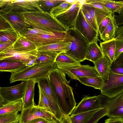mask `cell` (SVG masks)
Wrapping results in <instances>:
<instances>
[{
  "label": "cell",
  "instance_id": "6da1fadb",
  "mask_svg": "<svg viewBox=\"0 0 123 123\" xmlns=\"http://www.w3.org/2000/svg\"><path fill=\"white\" fill-rule=\"evenodd\" d=\"M48 78L63 114L69 115L76 104L70 80H67L65 73L58 68L51 71Z\"/></svg>",
  "mask_w": 123,
  "mask_h": 123
},
{
  "label": "cell",
  "instance_id": "7a4b0ae2",
  "mask_svg": "<svg viewBox=\"0 0 123 123\" xmlns=\"http://www.w3.org/2000/svg\"><path fill=\"white\" fill-rule=\"evenodd\" d=\"M57 68L55 62L27 67L20 71L11 73L9 80L11 83L17 81L30 80H34L37 83L40 80L47 78L50 72Z\"/></svg>",
  "mask_w": 123,
  "mask_h": 123
},
{
  "label": "cell",
  "instance_id": "3957f363",
  "mask_svg": "<svg viewBox=\"0 0 123 123\" xmlns=\"http://www.w3.org/2000/svg\"><path fill=\"white\" fill-rule=\"evenodd\" d=\"M22 13L26 19L51 30L67 32L68 30L49 13L37 12Z\"/></svg>",
  "mask_w": 123,
  "mask_h": 123
},
{
  "label": "cell",
  "instance_id": "277c9868",
  "mask_svg": "<svg viewBox=\"0 0 123 123\" xmlns=\"http://www.w3.org/2000/svg\"><path fill=\"white\" fill-rule=\"evenodd\" d=\"M74 37L69 46V50L66 54L80 63L85 60L86 51L89 43L78 31L74 27L68 29L67 31Z\"/></svg>",
  "mask_w": 123,
  "mask_h": 123
},
{
  "label": "cell",
  "instance_id": "5b68a950",
  "mask_svg": "<svg viewBox=\"0 0 123 123\" xmlns=\"http://www.w3.org/2000/svg\"><path fill=\"white\" fill-rule=\"evenodd\" d=\"M102 106L106 108L109 118H123V92L112 98L101 93L99 95Z\"/></svg>",
  "mask_w": 123,
  "mask_h": 123
},
{
  "label": "cell",
  "instance_id": "8992f818",
  "mask_svg": "<svg viewBox=\"0 0 123 123\" xmlns=\"http://www.w3.org/2000/svg\"><path fill=\"white\" fill-rule=\"evenodd\" d=\"M19 116V123H25L31 120L38 118L44 119L51 123H62L61 121L52 114L35 105L22 110Z\"/></svg>",
  "mask_w": 123,
  "mask_h": 123
},
{
  "label": "cell",
  "instance_id": "52a82bcc",
  "mask_svg": "<svg viewBox=\"0 0 123 123\" xmlns=\"http://www.w3.org/2000/svg\"><path fill=\"white\" fill-rule=\"evenodd\" d=\"M39 0H10L9 2L0 10V12H13L20 13L43 12L40 8Z\"/></svg>",
  "mask_w": 123,
  "mask_h": 123
},
{
  "label": "cell",
  "instance_id": "ba28073f",
  "mask_svg": "<svg viewBox=\"0 0 123 123\" xmlns=\"http://www.w3.org/2000/svg\"><path fill=\"white\" fill-rule=\"evenodd\" d=\"M100 91L101 94L110 98L123 92V75L111 71L108 80H105Z\"/></svg>",
  "mask_w": 123,
  "mask_h": 123
},
{
  "label": "cell",
  "instance_id": "9c48e42d",
  "mask_svg": "<svg viewBox=\"0 0 123 123\" xmlns=\"http://www.w3.org/2000/svg\"><path fill=\"white\" fill-rule=\"evenodd\" d=\"M26 38L32 42L37 48L62 41H72L74 39V37L68 32L60 31L54 35L45 34Z\"/></svg>",
  "mask_w": 123,
  "mask_h": 123
},
{
  "label": "cell",
  "instance_id": "30bf717a",
  "mask_svg": "<svg viewBox=\"0 0 123 123\" xmlns=\"http://www.w3.org/2000/svg\"><path fill=\"white\" fill-rule=\"evenodd\" d=\"M59 69L73 79L77 80L78 78L82 77L100 76L94 66L92 67L88 65L80 64Z\"/></svg>",
  "mask_w": 123,
  "mask_h": 123
},
{
  "label": "cell",
  "instance_id": "8fae6325",
  "mask_svg": "<svg viewBox=\"0 0 123 123\" xmlns=\"http://www.w3.org/2000/svg\"><path fill=\"white\" fill-rule=\"evenodd\" d=\"M38 52L37 49L25 52L17 51L14 50L13 44L0 52V60L19 61L26 64L32 59L36 57Z\"/></svg>",
  "mask_w": 123,
  "mask_h": 123
},
{
  "label": "cell",
  "instance_id": "7c38bea8",
  "mask_svg": "<svg viewBox=\"0 0 123 123\" xmlns=\"http://www.w3.org/2000/svg\"><path fill=\"white\" fill-rule=\"evenodd\" d=\"M74 28L78 31L89 43L98 40L99 33L96 31L86 21L80 9L75 21Z\"/></svg>",
  "mask_w": 123,
  "mask_h": 123
},
{
  "label": "cell",
  "instance_id": "4fadbf2b",
  "mask_svg": "<svg viewBox=\"0 0 123 123\" xmlns=\"http://www.w3.org/2000/svg\"><path fill=\"white\" fill-rule=\"evenodd\" d=\"M26 81L13 86L0 87V96L5 100L11 102L23 98L25 95Z\"/></svg>",
  "mask_w": 123,
  "mask_h": 123
},
{
  "label": "cell",
  "instance_id": "5bb4252c",
  "mask_svg": "<svg viewBox=\"0 0 123 123\" xmlns=\"http://www.w3.org/2000/svg\"><path fill=\"white\" fill-rule=\"evenodd\" d=\"M82 4V3L76 1L69 9L55 18L67 29L73 27Z\"/></svg>",
  "mask_w": 123,
  "mask_h": 123
},
{
  "label": "cell",
  "instance_id": "9a60e30c",
  "mask_svg": "<svg viewBox=\"0 0 123 123\" xmlns=\"http://www.w3.org/2000/svg\"><path fill=\"white\" fill-rule=\"evenodd\" d=\"M0 15L5 19L11 28L19 34L23 35L25 29L28 26L25 21V18L22 13L8 12H0Z\"/></svg>",
  "mask_w": 123,
  "mask_h": 123
},
{
  "label": "cell",
  "instance_id": "2e32d148",
  "mask_svg": "<svg viewBox=\"0 0 123 123\" xmlns=\"http://www.w3.org/2000/svg\"><path fill=\"white\" fill-rule=\"evenodd\" d=\"M37 83L38 86L43 89L49 98L55 112V117L61 122L63 114L59 106L56 97L48 78L39 80Z\"/></svg>",
  "mask_w": 123,
  "mask_h": 123
},
{
  "label": "cell",
  "instance_id": "e0dca14e",
  "mask_svg": "<svg viewBox=\"0 0 123 123\" xmlns=\"http://www.w3.org/2000/svg\"><path fill=\"white\" fill-rule=\"evenodd\" d=\"M102 107L99 95L91 96H86L83 98L72 112V114L95 110Z\"/></svg>",
  "mask_w": 123,
  "mask_h": 123
},
{
  "label": "cell",
  "instance_id": "ac0fdd59",
  "mask_svg": "<svg viewBox=\"0 0 123 123\" xmlns=\"http://www.w3.org/2000/svg\"><path fill=\"white\" fill-rule=\"evenodd\" d=\"M25 21L28 25V27L25 29L22 35L26 38L45 34L54 35L59 32L48 29L25 18Z\"/></svg>",
  "mask_w": 123,
  "mask_h": 123
},
{
  "label": "cell",
  "instance_id": "d6986e66",
  "mask_svg": "<svg viewBox=\"0 0 123 123\" xmlns=\"http://www.w3.org/2000/svg\"><path fill=\"white\" fill-rule=\"evenodd\" d=\"M72 41H63L42 46L37 48L38 51L54 53L58 55L66 53L70 49Z\"/></svg>",
  "mask_w": 123,
  "mask_h": 123
},
{
  "label": "cell",
  "instance_id": "ffe728a7",
  "mask_svg": "<svg viewBox=\"0 0 123 123\" xmlns=\"http://www.w3.org/2000/svg\"><path fill=\"white\" fill-rule=\"evenodd\" d=\"M100 76L105 80H108L112 63L105 56H104L93 63Z\"/></svg>",
  "mask_w": 123,
  "mask_h": 123
},
{
  "label": "cell",
  "instance_id": "44dd1931",
  "mask_svg": "<svg viewBox=\"0 0 123 123\" xmlns=\"http://www.w3.org/2000/svg\"><path fill=\"white\" fill-rule=\"evenodd\" d=\"M36 83L34 80L26 81L25 91L23 98L22 110L25 109L35 105L34 101V88Z\"/></svg>",
  "mask_w": 123,
  "mask_h": 123
},
{
  "label": "cell",
  "instance_id": "7402d4cb",
  "mask_svg": "<svg viewBox=\"0 0 123 123\" xmlns=\"http://www.w3.org/2000/svg\"><path fill=\"white\" fill-rule=\"evenodd\" d=\"M81 7L89 14L96 22L98 28L101 22L106 17L112 14L83 2Z\"/></svg>",
  "mask_w": 123,
  "mask_h": 123
},
{
  "label": "cell",
  "instance_id": "603a6c76",
  "mask_svg": "<svg viewBox=\"0 0 123 123\" xmlns=\"http://www.w3.org/2000/svg\"><path fill=\"white\" fill-rule=\"evenodd\" d=\"M0 71L11 73L20 71L27 67L24 63L19 61L9 60H0Z\"/></svg>",
  "mask_w": 123,
  "mask_h": 123
},
{
  "label": "cell",
  "instance_id": "cb8c5ba5",
  "mask_svg": "<svg viewBox=\"0 0 123 123\" xmlns=\"http://www.w3.org/2000/svg\"><path fill=\"white\" fill-rule=\"evenodd\" d=\"M118 26L116 17L114 14H112L109 24L102 33L100 35L101 39L104 42H106L115 38Z\"/></svg>",
  "mask_w": 123,
  "mask_h": 123
},
{
  "label": "cell",
  "instance_id": "d4e9b609",
  "mask_svg": "<svg viewBox=\"0 0 123 123\" xmlns=\"http://www.w3.org/2000/svg\"><path fill=\"white\" fill-rule=\"evenodd\" d=\"M98 40H95L89 44L86 49L85 60L94 63L104 56L101 49L98 44Z\"/></svg>",
  "mask_w": 123,
  "mask_h": 123
},
{
  "label": "cell",
  "instance_id": "484cf974",
  "mask_svg": "<svg viewBox=\"0 0 123 123\" xmlns=\"http://www.w3.org/2000/svg\"><path fill=\"white\" fill-rule=\"evenodd\" d=\"M14 50L17 51L28 52L37 49L36 45L24 36L19 34L13 44Z\"/></svg>",
  "mask_w": 123,
  "mask_h": 123
},
{
  "label": "cell",
  "instance_id": "4316f807",
  "mask_svg": "<svg viewBox=\"0 0 123 123\" xmlns=\"http://www.w3.org/2000/svg\"><path fill=\"white\" fill-rule=\"evenodd\" d=\"M116 38L100 43V47L104 56H105L113 63L116 48Z\"/></svg>",
  "mask_w": 123,
  "mask_h": 123
},
{
  "label": "cell",
  "instance_id": "83f0119b",
  "mask_svg": "<svg viewBox=\"0 0 123 123\" xmlns=\"http://www.w3.org/2000/svg\"><path fill=\"white\" fill-rule=\"evenodd\" d=\"M55 62L58 69L81 64L80 63L67 55L65 53H62L57 55Z\"/></svg>",
  "mask_w": 123,
  "mask_h": 123
},
{
  "label": "cell",
  "instance_id": "f1b7e54d",
  "mask_svg": "<svg viewBox=\"0 0 123 123\" xmlns=\"http://www.w3.org/2000/svg\"><path fill=\"white\" fill-rule=\"evenodd\" d=\"M23 105V98L9 102L0 107V115L9 112L21 111Z\"/></svg>",
  "mask_w": 123,
  "mask_h": 123
},
{
  "label": "cell",
  "instance_id": "f546056e",
  "mask_svg": "<svg viewBox=\"0 0 123 123\" xmlns=\"http://www.w3.org/2000/svg\"><path fill=\"white\" fill-rule=\"evenodd\" d=\"M77 80L83 84L100 90L102 87L105 81L101 76L83 77L78 78Z\"/></svg>",
  "mask_w": 123,
  "mask_h": 123
},
{
  "label": "cell",
  "instance_id": "4dcf8cb0",
  "mask_svg": "<svg viewBox=\"0 0 123 123\" xmlns=\"http://www.w3.org/2000/svg\"><path fill=\"white\" fill-rule=\"evenodd\" d=\"M38 87L39 89V100L37 106L46 110L55 117V112L49 98L43 89L40 86Z\"/></svg>",
  "mask_w": 123,
  "mask_h": 123
},
{
  "label": "cell",
  "instance_id": "1f68e13d",
  "mask_svg": "<svg viewBox=\"0 0 123 123\" xmlns=\"http://www.w3.org/2000/svg\"><path fill=\"white\" fill-rule=\"evenodd\" d=\"M19 34L11 28L0 31V43H14L18 38Z\"/></svg>",
  "mask_w": 123,
  "mask_h": 123
},
{
  "label": "cell",
  "instance_id": "d6a6232c",
  "mask_svg": "<svg viewBox=\"0 0 123 123\" xmlns=\"http://www.w3.org/2000/svg\"><path fill=\"white\" fill-rule=\"evenodd\" d=\"M70 116L72 123H86L101 108Z\"/></svg>",
  "mask_w": 123,
  "mask_h": 123
},
{
  "label": "cell",
  "instance_id": "836d02e7",
  "mask_svg": "<svg viewBox=\"0 0 123 123\" xmlns=\"http://www.w3.org/2000/svg\"><path fill=\"white\" fill-rule=\"evenodd\" d=\"M102 2L109 12L113 14L116 12L120 14L123 12V1L102 0Z\"/></svg>",
  "mask_w": 123,
  "mask_h": 123
},
{
  "label": "cell",
  "instance_id": "e575fe53",
  "mask_svg": "<svg viewBox=\"0 0 123 123\" xmlns=\"http://www.w3.org/2000/svg\"><path fill=\"white\" fill-rule=\"evenodd\" d=\"M35 60L36 64L51 63L55 62L57 54L46 52L38 51Z\"/></svg>",
  "mask_w": 123,
  "mask_h": 123
},
{
  "label": "cell",
  "instance_id": "d590c367",
  "mask_svg": "<svg viewBox=\"0 0 123 123\" xmlns=\"http://www.w3.org/2000/svg\"><path fill=\"white\" fill-rule=\"evenodd\" d=\"M63 0H39V6L43 11L49 13L54 7L66 1Z\"/></svg>",
  "mask_w": 123,
  "mask_h": 123
},
{
  "label": "cell",
  "instance_id": "8d00e7d4",
  "mask_svg": "<svg viewBox=\"0 0 123 123\" xmlns=\"http://www.w3.org/2000/svg\"><path fill=\"white\" fill-rule=\"evenodd\" d=\"M76 1L69 2L66 0L60 5L53 8L50 12V13L55 17L66 12L69 9Z\"/></svg>",
  "mask_w": 123,
  "mask_h": 123
},
{
  "label": "cell",
  "instance_id": "74e56055",
  "mask_svg": "<svg viewBox=\"0 0 123 123\" xmlns=\"http://www.w3.org/2000/svg\"><path fill=\"white\" fill-rule=\"evenodd\" d=\"M19 114L18 112H12L0 115V123H12L19 122Z\"/></svg>",
  "mask_w": 123,
  "mask_h": 123
},
{
  "label": "cell",
  "instance_id": "f35d334b",
  "mask_svg": "<svg viewBox=\"0 0 123 123\" xmlns=\"http://www.w3.org/2000/svg\"><path fill=\"white\" fill-rule=\"evenodd\" d=\"M108 112V109L106 108L102 107L86 123H97L101 118L106 116Z\"/></svg>",
  "mask_w": 123,
  "mask_h": 123
},
{
  "label": "cell",
  "instance_id": "ab89813d",
  "mask_svg": "<svg viewBox=\"0 0 123 123\" xmlns=\"http://www.w3.org/2000/svg\"><path fill=\"white\" fill-rule=\"evenodd\" d=\"M102 1V0H86L84 1L83 2L105 12H109L104 6Z\"/></svg>",
  "mask_w": 123,
  "mask_h": 123
},
{
  "label": "cell",
  "instance_id": "60d3db41",
  "mask_svg": "<svg viewBox=\"0 0 123 123\" xmlns=\"http://www.w3.org/2000/svg\"><path fill=\"white\" fill-rule=\"evenodd\" d=\"M81 8L87 22L96 31L98 32V28L95 21L84 9L81 7Z\"/></svg>",
  "mask_w": 123,
  "mask_h": 123
},
{
  "label": "cell",
  "instance_id": "b9f144b4",
  "mask_svg": "<svg viewBox=\"0 0 123 123\" xmlns=\"http://www.w3.org/2000/svg\"><path fill=\"white\" fill-rule=\"evenodd\" d=\"M115 42L116 48L114 60L123 52V39L116 38Z\"/></svg>",
  "mask_w": 123,
  "mask_h": 123
},
{
  "label": "cell",
  "instance_id": "7bdbcfd3",
  "mask_svg": "<svg viewBox=\"0 0 123 123\" xmlns=\"http://www.w3.org/2000/svg\"><path fill=\"white\" fill-rule=\"evenodd\" d=\"M112 14L106 17L100 24L98 28V32L100 35L102 33L109 24Z\"/></svg>",
  "mask_w": 123,
  "mask_h": 123
},
{
  "label": "cell",
  "instance_id": "ee69618b",
  "mask_svg": "<svg viewBox=\"0 0 123 123\" xmlns=\"http://www.w3.org/2000/svg\"><path fill=\"white\" fill-rule=\"evenodd\" d=\"M11 28L8 22L2 16L0 15V31Z\"/></svg>",
  "mask_w": 123,
  "mask_h": 123
},
{
  "label": "cell",
  "instance_id": "f6af8a7d",
  "mask_svg": "<svg viewBox=\"0 0 123 123\" xmlns=\"http://www.w3.org/2000/svg\"><path fill=\"white\" fill-rule=\"evenodd\" d=\"M111 71L116 74L123 75V66H115L112 64Z\"/></svg>",
  "mask_w": 123,
  "mask_h": 123
},
{
  "label": "cell",
  "instance_id": "bcb514c9",
  "mask_svg": "<svg viewBox=\"0 0 123 123\" xmlns=\"http://www.w3.org/2000/svg\"><path fill=\"white\" fill-rule=\"evenodd\" d=\"M112 65L115 66H123V52L114 60Z\"/></svg>",
  "mask_w": 123,
  "mask_h": 123
},
{
  "label": "cell",
  "instance_id": "7dc6e473",
  "mask_svg": "<svg viewBox=\"0 0 123 123\" xmlns=\"http://www.w3.org/2000/svg\"><path fill=\"white\" fill-rule=\"evenodd\" d=\"M123 118H109L106 119L105 123H122Z\"/></svg>",
  "mask_w": 123,
  "mask_h": 123
},
{
  "label": "cell",
  "instance_id": "c3c4849f",
  "mask_svg": "<svg viewBox=\"0 0 123 123\" xmlns=\"http://www.w3.org/2000/svg\"><path fill=\"white\" fill-rule=\"evenodd\" d=\"M115 38L123 39V25L119 26L116 32Z\"/></svg>",
  "mask_w": 123,
  "mask_h": 123
},
{
  "label": "cell",
  "instance_id": "681fc988",
  "mask_svg": "<svg viewBox=\"0 0 123 123\" xmlns=\"http://www.w3.org/2000/svg\"><path fill=\"white\" fill-rule=\"evenodd\" d=\"M47 120L42 118H38L31 120L25 123H50Z\"/></svg>",
  "mask_w": 123,
  "mask_h": 123
},
{
  "label": "cell",
  "instance_id": "f907efd6",
  "mask_svg": "<svg viewBox=\"0 0 123 123\" xmlns=\"http://www.w3.org/2000/svg\"><path fill=\"white\" fill-rule=\"evenodd\" d=\"M117 23L119 26L123 24V12L116 17Z\"/></svg>",
  "mask_w": 123,
  "mask_h": 123
},
{
  "label": "cell",
  "instance_id": "816d5d0a",
  "mask_svg": "<svg viewBox=\"0 0 123 123\" xmlns=\"http://www.w3.org/2000/svg\"><path fill=\"white\" fill-rule=\"evenodd\" d=\"M13 43H0V52L12 45Z\"/></svg>",
  "mask_w": 123,
  "mask_h": 123
},
{
  "label": "cell",
  "instance_id": "f5cc1de1",
  "mask_svg": "<svg viewBox=\"0 0 123 123\" xmlns=\"http://www.w3.org/2000/svg\"><path fill=\"white\" fill-rule=\"evenodd\" d=\"M61 122L62 123H72L70 116L66 115L63 114Z\"/></svg>",
  "mask_w": 123,
  "mask_h": 123
},
{
  "label": "cell",
  "instance_id": "db71d44e",
  "mask_svg": "<svg viewBox=\"0 0 123 123\" xmlns=\"http://www.w3.org/2000/svg\"><path fill=\"white\" fill-rule=\"evenodd\" d=\"M36 57L34 58L26 64V67H31L36 65L35 60Z\"/></svg>",
  "mask_w": 123,
  "mask_h": 123
},
{
  "label": "cell",
  "instance_id": "11a10c76",
  "mask_svg": "<svg viewBox=\"0 0 123 123\" xmlns=\"http://www.w3.org/2000/svg\"><path fill=\"white\" fill-rule=\"evenodd\" d=\"M18 123V122H14V123Z\"/></svg>",
  "mask_w": 123,
  "mask_h": 123
},
{
  "label": "cell",
  "instance_id": "9f6ffc18",
  "mask_svg": "<svg viewBox=\"0 0 123 123\" xmlns=\"http://www.w3.org/2000/svg\"><path fill=\"white\" fill-rule=\"evenodd\" d=\"M122 123H123V119Z\"/></svg>",
  "mask_w": 123,
  "mask_h": 123
},
{
  "label": "cell",
  "instance_id": "6f0895ef",
  "mask_svg": "<svg viewBox=\"0 0 123 123\" xmlns=\"http://www.w3.org/2000/svg\"></svg>",
  "mask_w": 123,
  "mask_h": 123
},
{
  "label": "cell",
  "instance_id": "680465c9",
  "mask_svg": "<svg viewBox=\"0 0 123 123\" xmlns=\"http://www.w3.org/2000/svg\"></svg>",
  "mask_w": 123,
  "mask_h": 123
},
{
  "label": "cell",
  "instance_id": "91938a15",
  "mask_svg": "<svg viewBox=\"0 0 123 123\" xmlns=\"http://www.w3.org/2000/svg\"></svg>",
  "mask_w": 123,
  "mask_h": 123
},
{
  "label": "cell",
  "instance_id": "94428289",
  "mask_svg": "<svg viewBox=\"0 0 123 123\" xmlns=\"http://www.w3.org/2000/svg\"></svg>",
  "mask_w": 123,
  "mask_h": 123
}]
</instances>
